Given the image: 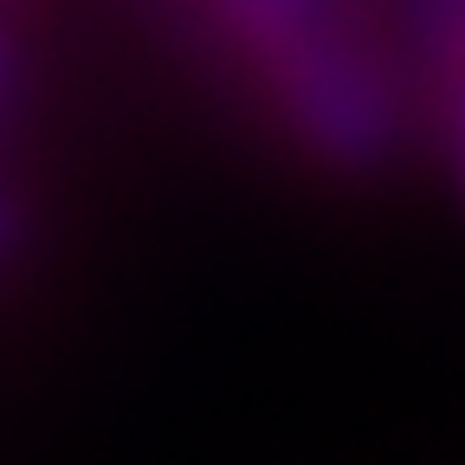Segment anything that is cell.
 <instances>
[{
	"label": "cell",
	"instance_id": "2",
	"mask_svg": "<svg viewBox=\"0 0 465 465\" xmlns=\"http://www.w3.org/2000/svg\"><path fill=\"white\" fill-rule=\"evenodd\" d=\"M0 104H7V45H0Z\"/></svg>",
	"mask_w": 465,
	"mask_h": 465
},
{
	"label": "cell",
	"instance_id": "1",
	"mask_svg": "<svg viewBox=\"0 0 465 465\" xmlns=\"http://www.w3.org/2000/svg\"><path fill=\"white\" fill-rule=\"evenodd\" d=\"M7 240H14V213H7V201H0V252H7Z\"/></svg>",
	"mask_w": 465,
	"mask_h": 465
}]
</instances>
